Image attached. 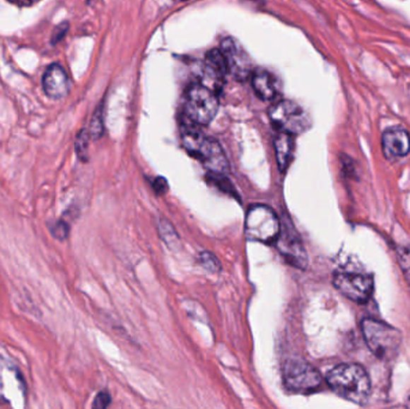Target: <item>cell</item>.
I'll use <instances>...</instances> for the list:
<instances>
[{
    "instance_id": "1",
    "label": "cell",
    "mask_w": 410,
    "mask_h": 409,
    "mask_svg": "<svg viewBox=\"0 0 410 409\" xmlns=\"http://www.w3.org/2000/svg\"><path fill=\"white\" fill-rule=\"evenodd\" d=\"M329 386L341 398L363 405L371 393V379L358 364H341L327 374Z\"/></svg>"
},
{
    "instance_id": "2",
    "label": "cell",
    "mask_w": 410,
    "mask_h": 409,
    "mask_svg": "<svg viewBox=\"0 0 410 409\" xmlns=\"http://www.w3.org/2000/svg\"><path fill=\"white\" fill-rule=\"evenodd\" d=\"M182 139L186 151L201 161L205 168L209 169L210 173L226 174L228 172V160L220 143L194 129V124L182 126Z\"/></svg>"
},
{
    "instance_id": "3",
    "label": "cell",
    "mask_w": 410,
    "mask_h": 409,
    "mask_svg": "<svg viewBox=\"0 0 410 409\" xmlns=\"http://www.w3.org/2000/svg\"><path fill=\"white\" fill-rule=\"evenodd\" d=\"M361 328L367 346L377 358L387 360L397 355L402 335L396 328L372 318L363 319Z\"/></svg>"
},
{
    "instance_id": "4",
    "label": "cell",
    "mask_w": 410,
    "mask_h": 409,
    "mask_svg": "<svg viewBox=\"0 0 410 409\" xmlns=\"http://www.w3.org/2000/svg\"><path fill=\"white\" fill-rule=\"evenodd\" d=\"M216 93L201 83H194L186 91L185 115L191 124L209 125L218 110Z\"/></svg>"
},
{
    "instance_id": "5",
    "label": "cell",
    "mask_w": 410,
    "mask_h": 409,
    "mask_svg": "<svg viewBox=\"0 0 410 409\" xmlns=\"http://www.w3.org/2000/svg\"><path fill=\"white\" fill-rule=\"evenodd\" d=\"M281 232V220L266 205H252L246 214L245 234L247 239L264 244L275 243Z\"/></svg>"
},
{
    "instance_id": "6",
    "label": "cell",
    "mask_w": 410,
    "mask_h": 409,
    "mask_svg": "<svg viewBox=\"0 0 410 409\" xmlns=\"http://www.w3.org/2000/svg\"><path fill=\"white\" fill-rule=\"evenodd\" d=\"M27 384L23 374L13 362L0 355V405L24 407Z\"/></svg>"
},
{
    "instance_id": "7",
    "label": "cell",
    "mask_w": 410,
    "mask_h": 409,
    "mask_svg": "<svg viewBox=\"0 0 410 409\" xmlns=\"http://www.w3.org/2000/svg\"><path fill=\"white\" fill-rule=\"evenodd\" d=\"M269 119L279 132L294 134L308 130L311 122L305 110L289 100H281L269 110Z\"/></svg>"
},
{
    "instance_id": "8",
    "label": "cell",
    "mask_w": 410,
    "mask_h": 409,
    "mask_svg": "<svg viewBox=\"0 0 410 409\" xmlns=\"http://www.w3.org/2000/svg\"><path fill=\"white\" fill-rule=\"evenodd\" d=\"M284 386L292 391L308 393L320 388L322 376L320 372L303 360H289L283 367Z\"/></svg>"
},
{
    "instance_id": "9",
    "label": "cell",
    "mask_w": 410,
    "mask_h": 409,
    "mask_svg": "<svg viewBox=\"0 0 410 409\" xmlns=\"http://www.w3.org/2000/svg\"><path fill=\"white\" fill-rule=\"evenodd\" d=\"M334 286L351 301L363 304L371 298L375 280L373 276L367 274L339 272L334 277Z\"/></svg>"
},
{
    "instance_id": "10",
    "label": "cell",
    "mask_w": 410,
    "mask_h": 409,
    "mask_svg": "<svg viewBox=\"0 0 410 409\" xmlns=\"http://www.w3.org/2000/svg\"><path fill=\"white\" fill-rule=\"evenodd\" d=\"M275 243L277 250L291 265L299 269L306 267L308 262V252L305 250L304 244L293 227V224L286 226L281 222V232Z\"/></svg>"
},
{
    "instance_id": "11",
    "label": "cell",
    "mask_w": 410,
    "mask_h": 409,
    "mask_svg": "<svg viewBox=\"0 0 410 409\" xmlns=\"http://www.w3.org/2000/svg\"><path fill=\"white\" fill-rule=\"evenodd\" d=\"M220 50L225 55L228 72H230L235 79L245 81L249 76L252 75V65L249 54L241 47L237 40L227 38L222 41Z\"/></svg>"
},
{
    "instance_id": "12",
    "label": "cell",
    "mask_w": 410,
    "mask_h": 409,
    "mask_svg": "<svg viewBox=\"0 0 410 409\" xmlns=\"http://www.w3.org/2000/svg\"><path fill=\"white\" fill-rule=\"evenodd\" d=\"M228 72V67L226 63L225 55L221 50L213 48L205 54L204 63H203V77L206 87L213 89L215 93L220 91L225 81L226 75Z\"/></svg>"
},
{
    "instance_id": "13",
    "label": "cell",
    "mask_w": 410,
    "mask_h": 409,
    "mask_svg": "<svg viewBox=\"0 0 410 409\" xmlns=\"http://www.w3.org/2000/svg\"><path fill=\"white\" fill-rule=\"evenodd\" d=\"M70 79L59 64H52L42 76L45 94L53 100L66 98L70 93Z\"/></svg>"
},
{
    "instance_id": "14",
    "label": "cell",
    "mask_w": 410,
    "mask_h": 409,
    "mask_svg": "<svg viewBox=\"0 0 410 409\" xmlns=\"http://www.w3.org/2000/svg\"><path fill=\"white\" fill-rule=\"evenodd\" d=\"M382 151L389 160L403 158L410 151V136L402 127L385 131L382 138Z\"/></svg>"
},
{
    "instance_id": "15",
    "label": "cell",
    "mask_w": 410,
    "mask_h": 409,
    "mask_svg": "<svg viewBox=\"0 0 410 409\" xmlns=\"http://www.w3.org/2000/svg\"><path fill=\"white\" fill-rule=\"evenodd\" d=\"M252 87L257 96L264 101H270L276 96V86L266 70L259 69L252 72Z\"/></svg>"
},
{
    "instance_id": "16",
    "label": "cell",
    "mask_w": 410,
    "mask_h": 409,
    "mask_svg": "<svg viewBox=\"0 0 410 409\" xmlns=\"http://www.w3.org/2000/svg\"><path fill=\"white\" fill-rule=\"evenodd\" d=\"M274 144H275V150H276L277 163H279L281 172H284L288 167L291 158H292L293 149H294L293 134L279 132V134L275 137Z\"/></svg>"
},
{
    "instance_id": "17",
    "label": "cell",
    "mask_w": 410,
    "mask_h": 409,
    "mask_svg": "<svg viewBox=\"0 0 410 409\" xmlns=\"http://www.w3.org/2000/svg\"><path fill=\"white\" fill-rule=\"evenodd\" d=\"M105 130V124H103V106L99 105L95 110L94 115L91 117L90 125H89V134L91 139H99L103 134Z\"/></svg>"
},
{
    "instance_id": "18",
    "label": "cell",
    "mask_w": 410,
    "mask_h": 409,
    "mask_svg": "<svg viewBox=\"0 0 410 409\" xmlns=\"http://www.w3.org/2000/svg\"><path fill=\"white\" fill-rule=\"evenodd\" d=\"M89 141H90V134L89 131L83 129L79 131L76 138L75 149L77 156L81 161H88V149H89Z\"/></svg>"
},
{
    "instance_id": "19",
    "label": "cell",
    "mask_w": 410,
    "mask_h": 409,
    "mask_svg": "<svg viewBox=\"0 0 410 409\" xmlns=\"http://www.w3.org/2000/svg\"><path fill=\"white\" fill-rule=\"evenodd\" d=\"M158 229H160V234L161 238L165 241L170 248H175L179 245V236L177 232L174 231L173 226L166 220H160L158 222Z\"/></svg>"
},
{
    "instance_id": "20",
    "label": "cell",
    "mask_w": 410,
    "mask_h": 409,
    "mask_svg": "<svg viewBox=\"0 0 410 409\" xmlns=\"http://www.w3.org/2000/svg\"><path fill=\"white\" fill-rule=\"evenodd\" d=\"M397 258L410 287V248H399L397 251Z\"/></svg>"
},
{
    "instance_id": "21",
    "label": "cell",
    "mask_w": 410,
    "mask_h": 409,
    "mask_svg": "<svg viewBox=\"0 0 410 409\" xmlns=\"http://www.w3.org/2000/svg\"><path fill=\"white\" fill-rule=\"evenodd\" d=\"M201 265L209 270L210 272H220L221 264L217 260V257L210 252H203L201 255Z\"/></svg>"
},
{
    "instance_id": "22",
    "label": "cell",
    "mask_w": 410,
    "mask_h": 409,
    "mask_svg": "<svg viewBox=\"0 0 410 409\" xmlns=\"http://www.w3.org/2000/svg\"><path fill=\"white\" fill-rule=\"evenodd\" d=\"M51 233L58 241H65L70 233V226L64 219H60L51 227Z\"/></svg>"
},
{
    "instance_id": "23",
    "label": "cell",
    "mask_w": 410,
    "mask_h": 409,
    "mask_svg": "<svg viewBox=\"0 0 410 409\" xmlns=\"http://www.w3.org/2000/svg\"><path fill=\"white\" fill-rule=\"evenodd\" d=\"M110 403H111V395L106 391H102V393H98V396L95 398L93 408H107Z\"/></svg>"
},
{
    "instance_id": "24",
    "label": "cell",
    "mask_w": 410,
    "mask_h": 409,
    "mask_svg": "<svg viewBox=\"0 0 410 409\" xmlns=\"http://www.w3.org/2000/svg\"><path fill=\"white\" fill-rule=\"evenodd\" d=\"M67 29H69V23H67V22H64V23L59 24V25L56 28L54 33H53L52 42H53V44L59 42L60 40L63 39L65 34H66Z\"/></svg>"
},
{
    "instance_id": "25",
    "label": "cell",
    "mask_w": 410,
    "mask_h": 409,
    "mask_svg": "<svg viewBox=\"0 0 410 409\" xmlns=\"http://www.w3.org/2000/svg\"><path fill=\"white\" fill-rule=\"evenodd\" d=\"M154 189L156 193L158 195H165L168 190V183H167L165 178H156V180L154 183Z\"/></svg>"
},
{
    "instance_id": "26",
    "label": "cell",
    "mask_w": 410,
    "mask_h": 409,
    "mask_svg": "<svg viewBox=\"0 0 410 409\" xmlns=\"http://www.w3.org/2000/svg\"><path fill=\"white\" fill-rule=\"evenodd\" d=\"M8 1H11L13 4L20 5V6H32L41 0H8Z\"/></svg>"
},
{
    "instance_id": "27",
    "label": "cell",
    "mask_w": 410,
    "mask_h": 409,
    "mask_svg": "<svg viewBox=\"0 0 410 409\" xmlns=\"http://www.w3.org/2000/svg\"><path fill=\"white\" fill-rule=\"evenodd\" d=\"M408 405H409V407H410V396H409V398H408Z\"/></svg>"
},
{
    "instance_id": "28",
    "label": "cell",
    "mask_w": 410,
    "mask_h": 409,
    "mask_svg": "<svg viewBox=\"0 0 410 409\" xmlns=\"http://www.w3.org/2000/svg\"><path fill=\"white\" fill-rule=\"evenodd\" d=\"M91 1H93V0H88V3H91Z\"/></svg>"
}]
</instances>
